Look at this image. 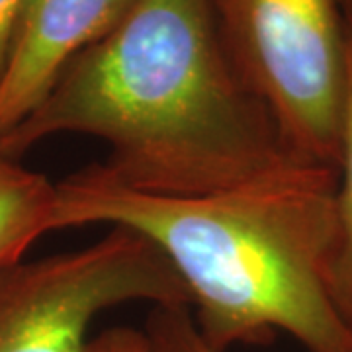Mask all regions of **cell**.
Listing matches in <instances>:
<instances>
[{
	"instance_id": "cell-1",
	"label": "cell",
	"mask_w": 352,
	"mask_h": 352,
	"mask_svg": "<svg viewBox=\"0 0 352 352\" xmlns=\"http://www.w3.org/2000/svg\"><path fill=\"white\" fill-rule=\"evenodd\" d=\"M65 133L100 139L102 175L163 198L243 188L307 161L245 82L212 0H135L0 138V151L18 159Z\"/></svg>"
},
{
	"instance_id": "cell-2",
	"label": "cell",
	"mask_w": 352,
	"mask_h": 352,
	"mask_svg": "<svg viewBox=\"0 0 352 352\" xmlns=\"http://www.w3.org/2000/svg\"><path fill=\"white\" fill-rule=\"evenodd\" d=\"M337 168L296 164L243 188L163 198L122 188L98 164L55 182L53 229L112 226L151 241L175 268L214 352L284 333L303 352H352L327 289Z\"/></svg>"
},
{
	"instance_id": "cell-3",
	"label": "cell",
	"mask_w": 352,
	"mask_h": 352,
	"mask_svg": "<svg viewBox=\"0 0 352 352\" xmlns=\"http://www.w3.org/2000/svg\"><path fill=\"white\" fill-rule=\"evenodd\" d=\"M239 73L292 151L337 168L346 100L339 0H212Z\"/></svg>"
},
{
	"instance_id": "cell-4",
	"label": "cell",
	"mask_w": 352,
	"mask_h": 352,
	"mask_svg": "<svg viewBox=\"0 0 352 352\" xmlns=\"http://www.w3.org/2000/svg\"><path fill=\"white\" fill-rule=\"evenodd\" d=\"M190 307L175 268L124 227L76 251L0 270V352H87L90 327L126 303Z\"/></svg>"
},
{
	"instance_id": "cell-5",
	"label": "cell",
	"mask_w": 352,
	"mask_h": 352,
	"mask_svg": "<svg viewBox=\"0 0 352 352\" xmlns=\"http://www.w3.org/2000/svg\"><path fill=\"white\" fill-rule=\"evenodd\" d=\"M135 0H24L0 78V138L47 94L67 63L96 43Z\"/></svg>"
},
{
	"instance_id": "cell-6",
	"label": "cell",
	"mask_w": 352,
	"mask_h": 352,
	"mask_svg": "<svg viewBox=\"0 0 352 352\" xmlns=\"http://www.w3.org/2000/svg\"><path fill=\"white\" fill-rule=\"evenodd\" d=\"M55 182L0 151V270L53 229Z\"/></svg>"
},
{
	"instance_id": "cell-7",
	"label": "cell",
	"mask_w": 352,
	"mask_h": 352,
	"mask_svg": "<svg viewBox=\"0 0 352 352\" xmlns=\"http://www.w3.org/2000/svg\"><path fill=\"white\" fill-rule=\"evenodd\" d=\"M327 289L337 311L352 331V34L346 43V100L337 166L335 231L327 261Z\"/></svg>"
},
{
	"instance_id": "cell-8",
	"label": "cell",
	"mask_w": 352,
	"mask_h": 352,
	"mask_svg": "<svg viewBox=\"0 0 352 352\" xmlns=\"http://www.w3.org/2000/svg\"><path fill=\"white\" fill-rule=\"evenodd\" d=\"M145 333L155 352H214L201 340L190 307H153Z\"/></svg>"
},
{
	"instance_id": "cell-9",
	"label": "cell",
	"mask_w": 352,
	"mask_h": 352,
	"mask_svg": "<svg viewBox=\"0 0 352 352\" xmlns=\"http://www.w3.org/2000/svg\"><path fill=\"white\" fill-rule=\"evenodd\" d=\"M87 352H155L145 329L110 327L94 335Z\"/></svg>"
},
{
	"instance_id": "cell-10",
	"label": "cell",
	"mask_w": 352,
	"mask_h": 352,
	"mask_svg": "<svg viewBox=\"0 0 352 352\" xmlns=\"http://www.w3.org/2000/svg\"><path fill=\"white\" fill-rule=\"evenodd\" d=\"M24 0H0V78L6 71Z\"/></svg>"
},
{
	"instance_id": "cell-11",
	"label": "cell",
	"mask_w": 352,
	"mask_h": 352,
	"mask_svg": "<svg viewBox=\"0 0 352 352\" xmlns=\"http://www.w3.org/2000/svg\"><path fill=\"white\" fill-rule=\"evenodd\" d=\"M339 6L344 10V16H346V22L352 18V0H339Z\"/></svg>"
},
{
	"instance_id": "cell-12",
	"label": "cell",
	"mask_w": 352,
	"mask_h": 352,
	"mask_svg": "<svg viewBox=\"0 0 352 352\" xmlns=\"http://www.w3.org/2000/svg\"><path fill=\"white\" fill-rule=\"evenodd\" d=\"M346 24H349V34H352V18L346 22Z\"/></svg>"
}]
</instances>
